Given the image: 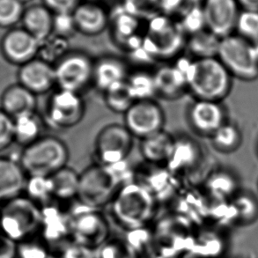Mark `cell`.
<instances>
[{
	"label": "cell",
	"mask_w": 258,
	"mask_h": 258,
	"mask_svg": "<svg viewBox=\"0 0 258 258\" xmlns=\"http://www.w3.org/2000/svg\"><path fill=\"white\" fill-rule=\"evenodd\" d=\"M41 42L25 28L7 30L0 42V51L7 62L20 67L37 56Z\"/></svg>",
	"instance_id": "13"
},
{
	"label": "cell",
	"mask_w": 258,
	"mask_h": 258,
	"mask_svg": "<svg viewBox=\"0 0 258 258\" xmlns=\"http://www.w3.org/2000/svg\"><path fill=\"white\" fill-rule=\"evenodd\" d=\"M14 143L25 147L41 138L42 120L36 113L14 119Z\"/></svg>",
	"instance_id": "27"
},
{
	"label": "cell",
	"mask_w": 258,
	"mask_h": 258,
	"mask_svg": "<svg viewBox=\"0 0 258 258\" xmlns=\"http://www.w3.org/2000/svg\"><path fill=\"white\" fill-rule=\"evenodd\" d=\"M74 28L88 36L100 35L108 27L109 16L104 7L96 1L81 2L72 13Z\"/></svg>",
	"instance_id": "17"
},
{
	"label": "cell",
	"mask_w": 258,
	"mask_h": 258,
	"mask_svg": "<svg viewBox=\"0 0 258 258\" xmlns=\"http://www.w3.org/2000/svg\"><path fill=\"white\" fill-rule=\"evenodd\" d=\"M97 258H137L136 253L125 240L112 237L97 250Z\"/></svg>",
	"instance_id": "38"
},
{
	"label": "cell",
	"mask_w": 258,
	"mask_h": 258,
	"mask_svg": "<svg viewBox=\"0 0 258 258\" xmlns=\"http://www.w3.org/2000/svg\"><path fill=\"white\" fill-rule=\"evenodd\" d=\"M18 242L17 258H51L52 251L41 236Z\"/></svg>",
	"instance_id": "34"
},
{
	"label": "cell",
	"mask_w": 258,
	"mask_h": 258,
	"mask_svg": "<svg viewBox=\"0 0 258 258\" xmlns=\"http://www.w3.org/2000/svg\"><path fill=\"white\" fill-rule=\"evenodd\" d=\"M207 189L214 199H234L238 193V181L236 177L227 170L214 172L207 180Z\"/></svg>",
	"instance_id": "28"
},
{
	"label": "cell",
	"mask_w": 258,
	"mask_h": 258,
	"mask_svg": "<svg viewBox=\"0 0 258 258\" xmlns=\"http://www.w3.org/2000/svg\"><path fill=\"white\" fill-rule=\"evenodd\" d=\"M24 191L27 197L35 203L44 202L53 197L50 176H28Z\"/></svg>",
	"instance_id": "35"
},
{
	"label": "cell",
	"mask_w": 258,
	"mask_h": 258,
	"mask_svg": "<svg viewBox=\"0 0 258 258\" xmlns=\"http://www.w3.org/2000/svg\"><path fill=\"white\" fill-rule=\"evenodd\" d=\"M126 84L135 101L154 100V96L157 95L154 74H150L147 71H136L130 74L126 80Z\"/></svg>",
	"instance_id": "29"
},
{
	"label": "cell",
	"mask_w": 258,
	"mask_h": 258,
	"mask_svg": "<svg viewBox=\"0 0 258 258\" xmlns=\"http://www.w3.org/2000/svg\"><path fill=\"white\" fill-rule=\"evenodd\" d=\"M213 147L222 153H231L239 148L241 144V133L237 126L225 122L211 136Z\"/></svg>",
	"instance_id": "30"
},
{
	"label": "cell",
	"mask_w": 258,
	"mask_h": 258,
	"mask_svg": "<svg viewBox=\"0 0 258 258\" xmlns=\"http://www.w3.org/2000/svg\"><path fill=\"white\" fill-rule=\"evenodd\" d=\"M69 151L58 138L41 137L23 147L20 164L28 176H51L67 166Z\"/></svg>",
	"instance_id": "4"
},
{
	"label": "cell",
	"mask_w": 258,
	"mask_h": 258,
	"mask_svg": "<svg viewBox=\"0 0 258 258\" xmlns=\"http://www.w3.org/2000/svg\"><path fill=\"white\" fill-rule=\"evenodd\" d=\"M220 40V37L206 28L190 35L186 42V46L195 59L217 57Z\"/></svg>",
	"instance_id": "25"
},
{
	"label": "cell",
	"mask_w": 258,
	"mask_h": 258,
	"mask_svg": "<svg viewBox=\"0 0 258 258\" xmlns=\"http://www.w3.org/2000/svg\"><path fill=\"white\" fill-rule=\"evenodd\" d=\"M55 252L57 258H97V251L73 241Z\"/></svg>",
	"instance_id": "41"
},
{
	"label": "cell",
	"mask_w": 258,
	"mask_h": 258,
	"mask_svg": "<svg viewBox=\"0 0 258 258\" xmlns=\"http://www.w3.org/2000/svg\"><path fill=\"white\" fill-rule=\"evenodd\" d=\"M157 199L147 185L127 182L119 188L112 200V214L126 231L147 227L156 212Z\"/></svg>",
	"instance_id": "1"
},
{
	"label": "cell",
	"mask_w": 258,
	"mask_h": 258,
	"mask_svg": "<svg viewBox=\"0 0 258 258\" xmlns=\"http://www.w3.org/2000/svg\"><path fill=\"white\" fill-rule=\"evenodd\" d=\"M186 44L178 28L165 14L154 15L151 19L147 36L143 39L145 51L157 57H169L174 56Z\"/></svg>",
	"instance_id": "7"
},
{
	"label": "cell",
	"mask_w": 258,
	"mask_h": 258,
	"mask_svg": "<svg viewBox=\"0 0 258 258\" xmlns=\"http://www.w3.org/2000/svg\"><path fill=\"white\" fill-rule=\"evenodd\" d=\"M140 21L139 18L127 14L125 11L119 13L115 16L113 21L114 36L118 42H128L130 39L136 35V31L139 28Z\"/></svg>",
	"instance_id": "33"
},
{
	"label": "cell",
	"mask_w": 258,
	"mask_h": 258,
	"mask_svg": "<svg viewBox=\"0 0 258 258\" xmlns=\"http://www.w3.org/2000/svg\"><path fill=\"white\" fill-rule=\"evenodd\" d=\"M187 117L192 130L204 136H212L226 122L225 110L220 101L196 99L188 107Z\"/></svg>",
	"instance_id": "15"
},
{
	"label": "cell",
	"mask_w": 258,
	"mask_h": 258,
	"mask_svg": "<svg viewBox=\"0 0 258 258\" xmlns=\"http://www.w3.org/2000/svg\"><path fill=\"white\" fill-rule=\"evenodd\" d=\"M28 175L19 161L0 156V202L21 196L24 191Z\"/></svg>",
	"instance_id": "20"
},
{
	"label": "cell",
	"mask_w": 258,
	"mask_h": 258,
	"mask_svg": "<svg viewBox=\"0 0 258 258\" xmlns=\"http://www.w3.org/2000/svg\"><path fill=\"white\" fill-rule=\"evenodd\" d=\"M53 197L67 200L77 197L80 186V174L67 166L50 176Z\"/></svg>",
	"instance_id": "26"
},
{
	"label": "cell",
	"mask_w": 258,
	"mask_h": 258,
	"mask_svg": "<svg viewBox=\"0 0 258 258\" xmlns=\"http://www.w3.org/2000/svg\"><path fill=\"white\" fill-rule=\"evenodd\" d=\"M186 0H159V8L162 14L170 15L180 10Z\"/></svg>",
	"instance_id": "45"
},
{
	"label": "cell",
	"mask_w": 258,
	"mask_h": 258,
	"mask_svg": "<svg viewBox=\"0 0 258 258\" xmlns=\"http://www.w3.org/2000/svg\"><path fill=\"white\" fill-rule=\"evenodd\" d=\"M133 138L124 125L115 123L104 127L95 140V154L100 164L116 166L122 163L133 148Z\"/></svg>",
	"instance_id": "10"
},
{
	"label": "cell",
	"mask_w": 258,
	"mask_h": 258,
	"mask_svg": "<svg viewBox=\"0 0 258 258\" xmlns=\"http://www.w3.org/2000/svg\"><path fill=\"white\" fill-rule=\"evenodd\" d=\"M179 66H163L154 73L157 95L168 99H174L181 95L185 89H188L187 68Z\"/></svg>",
	"instance_id": "21"
},
{
	"label": "cell",
	"mask_w": 258,
	"mask_h": 258,
	"mask_svg": "<svg viewBox=\"0 0 258 258\" xmlns=\"http://www.w3.org/2000/svg\"><path fill=\"white\" fill-rule=\"evenodd\" d=\"M115 166L97 164L80 174L77 198L85 207L99 210L110 204L123 183L114 171Z\"/></svg>",
	"instance_id": "5"
},
{
	"label": "cell",
	"mask_w": 258,
	"mask_h": 258,
	"mask_svg": "<svg viewBox=\"0 0 258 258\" xmlns=\"http://www.w3.org/2000/svg\"><path fill=\"white\" fill-rule=\"evenodd\" d=\"M235 30L237 35L249 42H258V12H240Z\"/></svg>",
	"instance_id": "37"
},
{
	"label": "cell",
	"mask_w": 258,
	"mask_h": 258,
	"mask_svg": "<svg viewBox=\"0 0 258 258\" xmlns=\"http://www.w3.org/2000/svg\"><path fill=\"white\" fill-rule=\"evenodd\" d=\"M54 67L56 86L61 90L80 94L93 82L94 62L85 53H68Z\"/></svg>",
	"instance_id": "9"
},
{
	"label": "cell",
	"mask_w": 258,
	"mask_h": 258,
	"mask_svg": "<svg viewBox=\"0 0 258 258\" xmlns=\"http://www.w3.org/2000/svg\"><path fill=\"white\" fill-rule=\"evenodd\" d=\"M175 139L164 130L145 138L140 151L144 159L151 164L167 163L174 148Z\"/></svg>",
	"instance_id": "23"
},
{
	"label": "cell",
	"mask_w": 258,
	"mask_h": 258,
	"mask_svg": "<svg viewBox=\"0 0 258 258\" xmlns=\"http://www.w3.org/2000/svg\"><path fill=\"white\" fill-rule=\"evenodd\" d=\"M234 213L241 223L250 224L258 219V201L248 193L237 194L234 198Z\"/></svg>",
	"instance_id": "32"
},
{
	"label": "cell",
	"mask_w": 258,
	"mask_h": 258,
	"mask_svg": "<svg viewBox=\"0 0 258 258\" xmlns=\"http://www.w3.org/2000/svg\"><path fill=\"white\" fill-rule=\"evenodd\" d=\"M122 9L136 17L156 15L160 11L159 0H123Z\"/></svg>",
	"instance_id": "39"
},
{
	"label": "cell",
	"mask_w": 258,
	"mask_h": 258,
	"mask_svg": "<svg viewBox=\"0 0 258 258\" xmlns=\"http://www.w3.org/2000/svg\"><path fill=\"white\" fill-rule=\"evenodd\" d=\"M36 107V95L20 83L11 85L1 94L0 108L13 119L35 113Z\"/></svg>",
	"instance_id": "18"
},
{
	"label": "cell",
	"mask_w": 258,
	"mask_h": 258,
	"mask_svg": "<svg viewBox=\"0 0 258 258\" xmlns=\"http://www.w3.org/2000/svg\"><path fill=\"white\" fill-rule=\"evenodd\" d=\"M232 77L218 57L192 60L187 68L188 89L199 100L220 102L230 93Z\"/></svg>",
	"instance_id": "2"
},
{
	"label": "cell",
	"mask_w": 258,
	"mask_h": 258,
	"mask_svg": "<svg viewBox=\"0 0 258 258\" xmlns=\"http://www.w3.org/2000/svg\"><path fill=\"white\" fill-rule=\"evenodd\" d=\"M25 6L18 0H0V28L10 29L21 22Z\"/></svg>",
	"instance_id": "36"
},
{
	"label": "cell",
	"mask_w": 258,
	"mask_h": 258,
	"mask_svg": "<svg viewBox=\"0 0 258 258\" xmlns=\"http://www.w3.org/2000/svg\"><path fill=\"white\" fill-rule=\"evenodd\" d=\"M90 1H97V0H90Z\"/></svg>",
	"instance_id": "48"
},
{
	"label": "cell",
	"mask_w": 258,
	"mask_h": 258,
	"mask_svg": "<svg viewBox=\"0 0 258 258\" xmlns=\"http://www.w3.org/2000/svg\"><path fill=\"white\" fill-rule=\"evenodd\" d=\"M17 242L0 233V258H17Z\"/></svg>",
	"instance_id": "44"
},
{
	"label": "cell",
	"mask_w": 258,
	"mask_h": 258,
	"mask_svg": "<svg viewBox=\"0 0 258 258\" xmlns=\"http://www.w3.org/2000/svg\"><path fill=\"white\" fill-rule=\"evenodd\" d=\"M14 143V119L0 108V153Z\"/></svg>",
	"instance_id": "42"
},
{
	"label": "cell",
	"mask_w": 258,
	"mask_h": 258,
	"mask_svg": "<svg viewBox=\"0 0 258 258\" xmlns=\"http://www.w3.org/2000/svg\"><path fill=\"white\" fill-rule=\"evenodd\" d=\"M42 219V209L35 201L18 196L0 206V233L21 242L38 234Z\"/></svg>",
	"instance_id": "3"
},
{
	"label": "cell",
	"mask_w": 258,
	"mask_h": 258,
	"mask_svg": "<svg viewBox=\"0 0 258 258\" xmlns=\"http://www.w3.org/2000/svg\"><path fill=\"white\" fill-rule=\"evenodd\" d=\"M257 187H258V184H257Z\"/></svg>",
	"instance_id": "49"
},
{
	"label": "cell",
	"mask_w": 258,
	"mask_h": 258,
	"mask_svg": "<svg viewBox=\"0 0 258 258\" xmlns=\"http://www.w3.org/2000/svg\"><path fill=\"white\" fill-rule=\"evenodd\" d=\"M206 28V21L202 7H191L185 14L181 23V29L188 33L189 35H193Z\"/></svg>",
	"instance_id": "40"
},
{
	"label": "cell",
	"mask_w": 258,
	"mask_h": 258,
	"mask_svg": "<svg viewBox=\"0 0 258 258\" xmlns=\"http://www.w3.org/2000/svg\"><path fill=\"white\" fill-rule=\"evenodd\" d=\"M72 241L97 251L111 238L108 220L98 210L75 213L70 219Z\"/></svg>",
	"instance_id": "8"
},
{
	"label": "cell",
	"mask_w": 258,
	"mask_h": 258,
	"mask_svg": "<svg viewBox=\"0 0 258 258\" xmlns=\"http://www.w3.org/2000/svg\"><path fill=\"white\" fill-rule=\"evenodd\" d=\"M200 150L195 141L180 139L174 141L171 155L167 161L171 171H184L194 167L199 161Z\"/></svg>",
	"instance_id": "24"
},
{
	"label": "cell",
	"mask_w": 258,
	"mask_h": 258,
	"mask_svg": "<svg viewBox=\"0 0 258 258\" xmlns=\"http://www.w3.org/2000/svg\"><path fill=\"white\" fill-rule=\"evenodd\" d=\"M104 94L107 107L115 113L124 114L135 102L126 81L108 89Z\"/></svg>",
	"instance_id": "31"
},
{
	"label": "cell",
	"mask_w": 258,
	"mask_h": 258,
	"mask_svg": "<svg viewBox=\"0 0 258 258\" xmlns=\"http://www.w3.org/2000/svg\"><path fill=\"white\" fill-rule=\"evenodd\" d=\"M18 1H20L21 4H23L25 6V5L29 3V2H31L32 0H18Z\"/></svg>",
	"instance_id": "47"
},
{
	"label": "cell",
	"mask_w": 258,
	"mask_h": 258,
	"mask_svg": "<svg viewBox=\"0 0 258 258\" xmlns=\"http://www.w3.org/2000/svg\"><path fill=\"white\" fill-rule=\"evenodd\" d=\"M239 7L244 11L258 12V0H236Z\"/></svg>",
	"instance_id": "46"
},
{
	"label": "cell",
	"mask_w": 258,
	"mask_h": 258,
	"mask_svg": "<svg viewBox=\"0 0 258 258\" xmlns=\"http://www.w3.org/2000/svg\"><path fill=\"white\" fill-rule=\"evenodd\" d=\"M55 14L42 4H35L25 8L21 18L22 28L42 43L54 30Z\"/></svg>",
	"instance_id": "22"
},
{
	"label": "cell",
	"mask_w": 258,
	"mask_h": 258,
	"mask_svg": "<svg viewBox=\"0 0 258 258\" xmlns=\"http://www.w3.org/2000/svg\"><path fill=\"white\" fill-rule=\"evenodd\" d=\"M17 75L18 83L35 95L48 93L56 86L54 66L37 57L19 67Z\"/></svg>",
	"instance_id": "16"
},
{
	"label": "cell",
	"mask_w": 258,
	"mask_h": 258,
	"mask_svg": "<svg viewBox=\"0 0 258 258\" xmlns=\"http://www.w3.org/2000/svg\"><path fill=\"white\" fill-rule=\"evenodd\" d=\"M81 2V0H42V5L55 15L72 14Z\"/></svg>",
	"instance_id": "43"
},
{
	"label": "cell",
	"mask_w": 258,
	"mask_h": 258,
	"mask_svg": "<svg viewBox=\"0 0 258 258\" xmlns=\"http://www.w3.org/2000/svg\"><path fill=\"white\" fill-rule=\"evenodd\" d=\"M85 110V102L81 94L59 89L52 94L48 101L46 122L54 129H70L81 122Z\"/></svg>",
	"instance_id": "11"
},
{
	"label": "cell",
	"mask_w": 258,
	"mask_h": 258,
	"mask_svg": "<svg viewBox=\"0 0 258 258\" xmlns=\"http://www.w3.org/2000/svg\"><path fill=\"white\" fill-rule=\"evenodd\" d=\"M129 74L123 60L116 56H104L94 62L93 83L105 93L112 87L125 82Z\"/></svg>",
	"instance_id": "19"
},
{
	"label": "cell",
	"mask_w": 258,
	"mask_h": 258,
	"mask_svg": "<svg viewBox=\"0 0 258 258\" xmlns=\"http://www.w3.org/2000/svg\"><path fill=\"white\" fill-rule=\"evenodd\" d=\"M236 0H204L206 28L220 39L234 34L240 14Z\"/></svg>",
	"instance_id": "14"
},
{
	"label": "cell",
	"mask_w": 258,
	"mask_h": 258,
	"mask_svg": "<svg viewBox=\"0 0 258 258\" xmlns=\"http://www.w3.org/2000/svg\"><path fill=\"white\" fill-rule=\"evenodd\" d=\"M217 57L233 77L246 81L257 79L258 48L240 35L232 34L221 38Z\"/></svg>",
	"instance_id": "6"
},
{
	"label": "cell",
	"mask_w": 258,
	"mask_h": 258,
	"mask_svg": "<svg viewBox=\"0 0 258 258\" xmlns=\"http://www.w3.org/2000/svg\"><path fill=\"white\" fill-rule=\"evenodd\" d=\"M124 115V126L133 137L143 140L163 130L165 114L154 100L136 101Z\"/></svg>",
	"instance_id": "12"
}]
</instances>
